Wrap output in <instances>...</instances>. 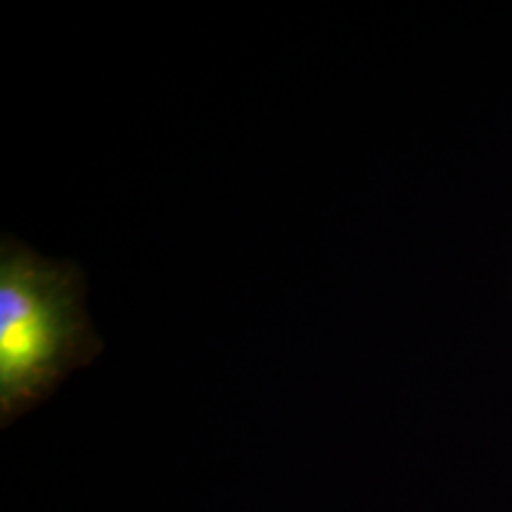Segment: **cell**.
Segmentation results:
<instances>
[{
  "mask_svg": "<svg viewBox=\"0 0 512 512\" xmlns=\"http://www.w3.org/2000/svg\"><path fill=\"white\" fill-rule=\"evenodd\" d=\"M100 351L72 264L43 259L17 240L0 249V425L38 406Z\"/></svg>",
  "mask_w": 512,
  "mask_h": 512,
  "instance_id": "obj_1",
  "label": "cell"
}]
</instances>
